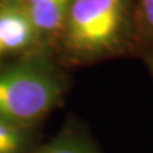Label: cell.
I'll return each mask as SVG.
<instances>
[{"instance_id": "1", "label": "cell", "mask_w": 153, "mask_h": 153, "mask_svg": "<svg viewBox=\"0 0 153 153\" xmlns=\"http://www.w3.org/2000/svg\"><path fill=\"white\" fill-rule=\"evenodd\" d=\"M61 38L76 61L118 54L139 43L135 0H72Z\"/></svg>"}, {"instance_id": "2", "label": "cell", "mask_w": 153, "mask_h": 153, "mask_svg": "<svg viewBox=\"0 0 153 153\" xmlns=\"http://www.w3.org/2000/svg\"><path fill=\"white\" fill-rule=\"evenodd\" d=\"M65 91L64 76L44 58H30L0 71V119L37 129L57 108Z\"/></svg>"}, {"instance_id": "3", "label": "cell", "mask_w": 153, "mask_h": 153, "mask_svg": "<svg viewBox=\"0 0 153 153\" xmlns=\"http://www.w3.org/2000/svg\"><path fill=\"white\" fill-rule=\"evenodd\" d=\"M40 37L23 4H0V47L3 51H20L31 47Z\"/></svg>"}, {"instance_id": "4", "label": "cell", "mask_w": 153, "mask_h": 153, "mask_svg": "<svg viewBox=\"0 0 153 153\" xmlns=\"http://www.w3.org/2000/svg\"><path fill=\"white\" fill-rule=\"evenodd\" d=\"M71 3L72 0H27L23 6L40 36H61Z\"/></svg>"}, {"instance_id": "5", "label": "cell", "mask_w": 153, "mask_h": 153, "mask_svg": "<svg viewBox=\"0 0 153 153\" xmlns=\"http://www.w3.org/2000/svg\"><path fill=\"white\" fill-rule=\"evenodd\" d=\"M27 153H102L88 135L85 129L78 123L68 122L55 136L48 142L36 145Z\"/></svg>"}, {"instance_id": "6", "label": "cell", "mask_w": 153, "mask_h": 153, "mask_svg": "<svg viewBox=\"0 0 153 153\" xmlns=\"http://www.w3.org/2000/svg\"><path fill=\"white\" fill-rule=\"evenodd\" d=\"M37 145V131L0 119V153H27Z\"/></svg>"}, {"instance_id": "7", "label": "cell", "mask_w": 153, "mask_h": 153, "mask_svg": "<svg viewBox=\"0 0 153 153\" xmlns=\"http://www.w3.org/2000/svg\"><path fill=\"white\" fill-rule=\"evenodd\" d=\"M137 41L153 48V0H135Z\"/></svg>"}, {"instance_id": "8", "label": "cell", "mask_w": 153, "mask_h": 153, "mask_svg": "<svg viewBox=\"0 0 153 153\" xmlns=\"http://www.w3.org/2000/svg\"><path fill=\"white\" fill-rule=\"evenodd\" d=\"M145 55H146V60H148V65L149 70L153 74V48H146L145 50Z\"/></svg>"}, {"instance_id": "9", "label": "cell", "mask_w": 153, "mask_h": 153, "mask_svg": "<svg viewBox=\"0 0 153 153\" xmlns=\"http://www.w3.org/2000/svg\"><path fill=\"white\" fill-rule=\"evenodd\" d=\"M27 0H0V4H7V3H14V4H24Z\"/></svg>"}, {"instance_id": "10", "label": "cell", "mask_w": 153, "mask_h": 153, "mask_svg": "<svg viewBox=\"0 0 153 153\" xmlns=\"http://www.w3.org/2000/svg\"><path fill=\"white\" fill-rule=\"evenodd\" d=\"M1 53H3V50H1V47H0V54H1Z\"/></svg>"}]
</instances>
